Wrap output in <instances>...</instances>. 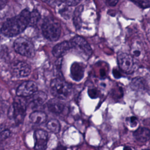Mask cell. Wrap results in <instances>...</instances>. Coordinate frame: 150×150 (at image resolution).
Masks as SVG:
<instances>
[{
	"label": "cell",
	"instance_id": "1",
	"mask_svg": "<svg viewBox=\"0 0 150 150\" xmlns=\"http://www.w3.org/2000/svg\"><path fill=\"white\" fill-rule=\"evenodd\" d=\"M30 12L26 9L18 15L7 19L2 25L1 31L5 36L12 37L22 33L29 25Z\"/></svg>",
	"mask_w": 150,
	"mask_h": 150
},
{
	"label": "cell",
	"instance_id": "2",
	"mask_svg": "<svg viewBox=\"0 0 150 150\" xmlns=\"http://www.w3.org/2000/svg\"><path fill=\"white\" fill-rule=\"evenodd\" d=\"M50 91L52 95L57 99L66 100L71 94V86L60 79H54L50 83Z\"/></svg>",
	"mask_w": 150,
	"mask_h": 150
},
{
	"label": "cell",
	"instance_id": "3",
	"mask_svg": "<svg viewBox=\"0 0 150 150\" xmlns=\"http://www.w3.org/2000/svg\"><path fill=\"white\" fill-rule=\"evenodd\" d=\"M42 30L44 36L52 42L57 40L61 35L60 23L52 18H48L45 20L42 26Z\"/></svg>",
	"mask_w": 150,
	"mask_h": 150
},
{
	"label": "cell",
	"instance_id": "4",
	"mask_svg": "<svg viewBox=\"0 0 150 150\" xmlns=\"http://www.w3.org/2000/svg\"><path fill=\"white\" fill-rule=\"evenodd\" d=\"M13 47L18 53L27 57H33L35 54L33 45L23 38L16 39L13 43Z\"/></svg>",
	"mask_w": 150,
	"mask_h": 150
},
{
	"label": "cell",
	"instance_id": "5",
	"mask_svg": "<svg viewBox=\"0 0 150 150\" xmlns=\"http://www.w3.org/2000/svg\"><path fill=\"white\" fill-rule=\"evenodd\" d=\"M26 105L21 101L14 102L8 110V117L16 124L21 123L25 116Z\"/></svg>",
	"mask_w": 150,
	"mask_h": 150
},
{
	"label": "cell",
	"instance_id": "6",
	"mask_svg": "<svg viewBox=\"0 0 150 150\" xmlns=\"http://www.w3.org/2000/svg\"><path fill=\"white\" fill-rule=\"evenodd\" d=\"M71 47L81 54L83 57L87 59L92 54V49L89 43L81 36H76L70 41Z\"/></svg>",
	"mask_w": 150,
	"mask_h": 150
},
{
	"label": "cell",
	"instance_id": "7",
	"mask_svg": "<svg viewBox=\"0 0 150 150\" xmlns=\"http://www.w3.org/2000/svg\"><path fill=\"white\" fill-rule=\"evenodd\" d=\"M117 60L120 69L127 73H131L134 71V58L126 53H120L118 54Z\"/></svg>",
	"mask_w": 150,
	"mask_h": 150
},
{
	"label": "cell",
	"instance_id": "8",
	"mask_svg": "<svg viewBox=\"0 0 150 150\" xmlns=\"http://www.w3.org/2000/svg\"><path fill=\"white\" fill-rule=\"evenodd\" d=\"M38 91V86L33 81H26L22 83L16 90V94L19 97H30Z\"/></svg>",
	"mask_w": 150,
	"mask_h": 150
},
{
	"label": "cell",
	"instance_id": "9",
	"mask_svg": "<svg viewBox=\"0 0 150 150\" xmlns=\"http://www.w3.org/2000/svg\"><path fill=\"white\" fill-rule=\"evenodd\" d=\"M35 150H45L48 142V133L43 129H37L34 132Z\"/></svg>",
	"mask_w": 150,
	"mask_h": 150
},
{
	"label": "cell",
	"instance_id": "10",
	"mask_svg": "<svg viewBox=\"0 0 150 150\" xmlns=\"http://www.w3.org/2000/svg\"><path fill=\"white\" fill-rule=\"evenodd\" d=\"M11 72L13 76L15 77H25L30 74L31 72V68L26 63L18 62L12 66Z\"/></svg>",
	"mask_w": 150,
	"mask_h": 150
},
{
	"label": "cell",
	"instance_id": "11",
	"mask_svg": "<svg viewBox=\"0 0 150 150\" xmlns=\"http://www.w3.org/2000/svg\"><path fill=\"white\" fill-rule=\"evenodd\" d=\"M85 67L81 63L74 62L70 67V76L76 81H80L84 77Z\"/></svg>",
	"mask_w": 150,
	"mask_h": 150
},
{
	"label": "cell",
	"instance_id": "12",
	"mask_svg": "<svg viewBox=\"0 0 150 150\" xmlns=\"http://www.w3.org/2000/svg\"><path fill=\"white\" fill-rule=\"evenodd\" d=\"M71 48L69 41H63L54 46L52 50V53L54 56L60 57L64 55Z\"/></svg>",
	"mask_w": 150,
	"mask_h": 150
},
{
	"label": "cell",
	"instance_id": "13",
	"mask_svg": "<svg viewBox=\"0 0 150 150\" xmlns=\"http://www.w3.org/2000/svg\"><path fill=\"white\" fill-rule=\"evenodd\" d=\"M47 99L46 94L42 91H37L30 96V104L33 106H39L43 104Z\"/></svg>",
	"mask_w": 150,
	"mask_h": 150
},
{
	"label": "cell",
	"instance_id": "14",
	"mask_svg": "<svg viewBox=\"0 0 150 150\" xmlns=\"http://www.w3.org/2000/svg\"><path fill=\"white\" fill-rule=\"evenodd\" d=\"M135 138L140 142H147L150 138V130L146 127H139L134 132Z\"/></svg>",
	"mask_w": 150,
	"mask_h": 150
},
{
	"label": "cell",
	"instance_id": "15",
	"mask_svg": "<svg viewBox=\"0 0 150 150\" xmlns=\"http://www.w3.org/2000/svg\"><path fill=\"white\" fill-rule=\"evenodd\" d=\"M47 108L50 111L55 114L61 113L64 108V105L59 99H50L47 104Z\"/></svg>",
	"mask_w": 150,
	"mask_h": 150
},
{
	"label": "cell",
	"instance_id": "16",
	"mask_svg": "<svg viewBox=\"0 0 150 150\" xmlns=\"http://www.w3.org/2000/svg\"><path fill=\"white\" fill-rule=\"evenodd\" d=\"M47 119L46 114L40 111H35L32 112L29 115L30 121L35 124H41L44 123Z\"/></svg>",
	"mask_w": 150,
	"mask_h": 150
},
{
	"label": "cell",
	"instance_id": "17",
	"mask_svg": "<svg viewBox=\"0 0 150 150\" xmlns=\"http://www.w3.org/2000/svg\"><path fill=\"white\" fill-rule=\"evenodd\" d=\"M131 87L135 91H144L146 88V83L144 79L141 77H137L132 79L130 84Z\"/></svg>",
	"mask_w": 150,
	"mask_h": 150
},
{
	"label": "cell",
	"instance_id": "18",
	"mask_svg": "<svg viewBox=\"0 0 150 150\" xmlns=\"http://www.w3.org/2000/svg\"><path fill=\"white\" fill-rule=\"evenodd\" d=\"M131 56L133 58L140 59L143 56V48L139 42H135L132 44L130 50Z\"/></svg>",
	"mask_w": 150,
	"mask_h": 150
},
{
	"label": "cell",
	"instance_id": "19",
	"mask_svg": "<svg viewBox=\"0 0 150 150\" xmlns=\"http://www.w3.org/2000/svg\"><path fill=\"white\" fill-rule=\"evenodd\" d=\"M83 6L82 5L79 6L73 12V23L77 29H79L81 25V14L83 11Z\"/></svg>",
	"mask_w": 150,
	"mask_h": 150
},
{
	"label": "cell",
	"instance_id": "20",
	"mask_svg": "<svg viewBox=\"0 0 150 150\" xmlns=\"http://www.w3.org/2000/svg\"><path fill=\"white\" fill-rule=\"evenodd\" d=\"M47 128L51 132L57 134L60 131V124L58 120L56 119H51L47 123Z\"/></svg>",
	"mask_w": 150,
	"mask_h": 150
},
{
	"label": "cell",
	"instance_id": "21",
	"mask_svg": "<svg viewBox=\"0 0 150 150\" xmlns=\"http://www.w3.org/2000/svg\"><path fill=\"white\" fill-rule=\"evenodd\" d=\"M59 13L62 17L66 19H67L71 17L73 13V12H72L71 6L65 5L64 6L62 7L59 9Z\"/></svg>",
	"mask_w": 150,
	"mask_h": 150
},
{
	"label": "cell",
	"instance_id": "22",
	"mask_svg": "<svg viewBox=\"0 0 150 150\" xmlns=\"http://www.w3.org/2000/svg\"><path fill=\"white\" fill-rule=\"evenodd\" d=\"M40 18V13L39 12L34 9L33 11H32L30 13V22L29 25H34L38 23V22L39 21Z\"/></svg>",
	"mask_w": 150,
	"mask_h": 150
},
{
	"label": "cell",
	"instance_id": "23",
	"mask_svg": "<svg viewBox=\"0 0 150 150\" xmlns=\"http://www.w3.org/2000/svg\"><path fill=\"white\" fill-rule=\"evenodd\" d=\"M11 135V131L6 128L4 125H0V139H4L8 138Z\"/></svg>",
	"mask_w": 150,
	"mask_h": 150
},
{
	"label": "cell",
	"instance_id": "24",
	"mask_svg": "<svg viewBox=\"0 0 150 150\" xmlns=\"http://www.w3.org/2000/svg\"><path fill=\"white\" fill-rule=\"evenodd\" d=\"M88 94L89 97L93 99L96 98L99 96V92L98 90L94 88H89L88 90Z\"/></svg>",
	"mask_w": 150,
	"mask_h": 150
},
{
	"label": "cell",
	"instance_id": "25",
	"mask_svg": "<svg viewBox=\"0 0 150 150\" xmlns=\"http://www.w3.org/2000/svg\"><path fill=\"white\" fill-rule=\"evenodd\" d=\"M133 2L142 9L150 7V2L149 1H133Z\"/></svg>",
	"mask_w": 150,
	"mask_h": 150
},
{
	"label": "cell",
	"instance_id": "26",
	"mask_svg": "<svg viewBox=\"0 0 150 150\" xmlns=\"http://www.w3.org/2000/svg\"><path fill=\"white\" fill-rule=\"evenodd\" d=\"M128 122H129L130 126L132 127H136L138 124V122L137 118L135 116L130 117L129 118H128Z\"/></svg>",
	"mask_w": 150,
	"mask_h": 150
},
{
	"label": "cell",
	"instance_id": "27",
	"mask_svg": "<svg viewBox=\"0 0 150 150\" xmlns=\"http://www.w3.org/2000/svg\"><path fill=\"white\" fill-rule=\"evenodd\" d=\"M61 2L67 6H72L77 5L80 1H62Z\"/></svg>",
	"mask_w": 150,
	"mask_h": 150
},
{
	"label": "cell",
	"instance_id": "28",
	"mask_svg": "<svg viewBox=\"0 0 150 150\" xmlns=\"http://www.w3.org/2000/svg\"><path fill=\"white\" fill-rule=\"evenodd\" d=\"M112 74H113V75H114V77H115V78H117V79H118V78H120V77H121V74H120V71H118L117 69H113V70H112Z\"/></svg>",
	"mask_w": 150,
	"mask_h": 150
},
{
	"label": "cell",
	"instance_id": "29",
	"mask_svg": "<svg viewBox=\"0 0 150 150\" xmlns=\"http://www.w3.org/2000/svg\"><path fill=\"white\" fill-rule=\"evenodd\" d=\"M105 2L107 4V5H108L110 6H115L118 2V1L111 0V1H107Z\"/></svg>",
	"mask_w": 150,
	"mask_h": 150
},
{
	"label": "cell",
	"instance_id": "30",
	"mask_svg": "<svg viewBox=\"0 0 150 150\" xmlns=\"http://www.w3.org/2000/svg\"><path fill=\"white\" fill-rule=\"evenodd\" d=\"M8 2V1H3V0H1L0 1V9L3 8L6 4V3Z\"/></svg>",
	"mask_w": 150,
	"mask_h": 150
},
{
	"label": "cell",
	"instance_id": "31",
	"mask_svg": "<svg viewBox=\"0 0 150 150\" xmlns=\"http://www.w3.org/2000/svg\"><path fill=\"white\" fill-rule=\"evenodd\" d=\"M53 150H66V147H65L63 145H59Z\"/></svg>",
	"mask_w": 150,
	"mask_h": 150
},
{
	"label": "cell",
	"instance_id": "32",
	"mask_svg": "<svg viewBox=\"0 0 150 150\" xmlns=\"http://www.w3.org/2000/svg\"><path fill=\"white\" fill-rule=\"evenodd\" d=\"M123 150H132V149L131 148V147L129 146H125L123 149Z\"/></svg>",
	"mask_w": 150,
	"mask_h": 150
},
{
	"label": "cell",
	"instance_id": "33",
	"mask_svg": "<svg viewBox=\"0 0 150 150\" xmlns=\"http://www.w3.org/2000/svg\"><path fill=\"white\" fill-rule=\"evenodd\" d=\"M143 150H150V149H143Z\"/></svg>",
	"mask_w": 150,
	"mask_h": 150
}]
</instances>
